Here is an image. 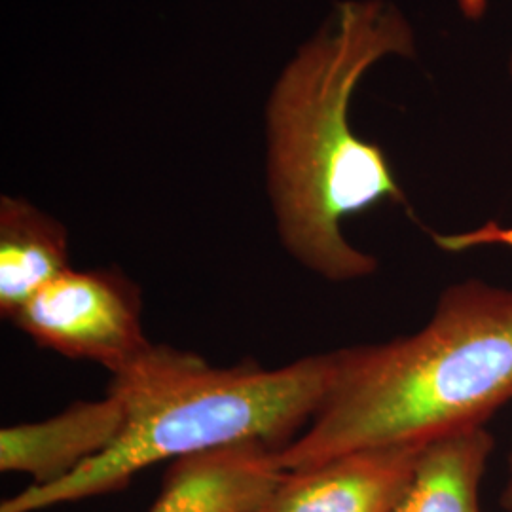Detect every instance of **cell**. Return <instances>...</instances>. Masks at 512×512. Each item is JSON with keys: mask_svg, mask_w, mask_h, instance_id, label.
I'll return each mask as SVG.
<instances>
[{"mask_svg": "<svg viewBox=\"0 0 512 512\" xmlns=\"http://www.w3.org/2000/svg\"><path fill=\"white\" fill-rule=\"evenodd\" d=\"M336 353L321 408L275 452L283 471L484 427L512 403V289L469 277L440 293L420 330Z\"/></svg>", "mask_w": 512, "mask_h": 512, "instance_id": "cell-2", "label": "cell"}, {"mask_svg": "<svg viewBox=\"0 0 512 512\" xmlns=\"http://www.w3.org/2000/svg\"><path fill=\"white\" fill-rule=\"evenodd\" d=\"M71 266L67 228L33 203L0 198V315L14 319L35 294Z\"/></svg>", "mask_w": 512, "mask_h": 512, "instance_id": "cell-8", "label": "cell"}, {"mask_svg": "<svg viewBox=\"0 0 512 512\" xmlns=\"http://www.w3.org/2000/svg\"><path fill=\"white\" fill-rule=\"evenodd\" d=\"M425 444L368 448L285 471L258 512H391Z\"/></svg>", "mask_w": 512, "mask_h": 512, "instance_id": "cell-5", "label": "cell"}, {"mask_svg": "<svg viewBox=\"0 0 512 512\" xmlns=\"http://www.w3.org/2000/svg\"><path fill=\"white\" fill-rule=\"evenodd\" d=\"M459 10L467 19H480L486 14L488 0H458Z\"/></svg>", "mask_w": 512, "mask_h": 512, "instance_id": "cell-10", "label": "cell"}, {"mask_svg": "<svg viewBox=\"0 0 512 512\" xmlns=\"http://www.w3.org/2000/svg\"><path fill=\"white\" fill-rule=\"evenodd\" d=\"M338 353L306 355L266 368L255 361L213 366L183 349L154 346L112 376L109 391L126 410L105 452L46 486H27L0 503V512H40L114 494L150 465L243 442L275 452L313 420L336 374Z\"/></svg>", "mask_w": 512, "mask_h": 512, "instance_id": "cell-3", "label": "cell"}, {"mask_svg": "<svg viewBox=\"0 0 512 512\" xmlns=\"http://www.w3.org/2000/svg\"><path fill=\"white\" fill-rule=\"evenodd\" d=\"M499 503H501L503 511L512 512V442L509 456H507V478H505V484H503V492H501Z\"/></svg>", "mask_w": 512, "mask_h": 512, "instance_id": "cell-11", "label": "cell"}, {"mask_svg": "<svg viewBox=\"0 0 512 512\" xmlns=\"http://www.w3.org/2000/svg\"><path fill=\"white\" fill-rule=\"evenodd\" d=\"M283 475L274 448L262 442L175 459L148 512H258Z\"/></svg>", "mask_w": 512, "mask_h": 512, "instance_id": "cell-7", "label": "cell"}, {"mask_svg": "<svg viewBox=\"0 0 512 512\" xmlns=\"http://www.w3.org/2000/svg\"><path fill=\"white\" fill-rule=\"evenodd\" d=\"M40 348L120 374L152 348L139 287L118 270L57 275L10 321Z\"/></svg>", "mask_w": 512, "mask_h": 512, "instance_id": "cell-4", "label": "cell"}, {"mask_svg": "<svg viewBox=\"0 0 512 512\" xmlns=\"http://www.w3.org/2000/svg\"><path fill=\"white\" fill-rule=\"evenodd\" d=\"M126 418L122 399L109 391L101 401H76L52 418L0 431V471L54 484L105 452Z\"/></svg>", "mask_w": 512, "mask_h": 512, "instance_id": "cell-6", "label": "cell"}, {"mask_svg": "<svg viewBox=\"0 0 512 512\" xmlns=\"http://www.w3.org/2000/svg\"><path fill=\"white\" fill-rule=\"evenodd\" d=\"M494 448L486 425L427 442L391 512H482L480 486Z\"/></svg>", "mask_w": 512, "mask_h": 512, "instance_id": "cell-9", "label": "cell"}, {"mask_svg": "<svg viewBox=\"0 0 512 512\" xmlns=\"http://www.w3.org/2000/svg\"><path fill=\"white\" fill-rule=\"evenodd\" d=\"M509 73H511V80H512V55H511V61H509Z\"/></svg>", "mask_w": 512, "mask_h": 512, "instance_id": "cell-12", "label": "cell"}, {"mask_svg": "<svg viewBox=\"0 0 512 512\" xmlns=\"http://www.w3.org/2000/svg\"><path fill=\"white\" fill-rule=\"evenodd\" d=\"M387 55H416L403 12L385 0L338 2L268 99L266 186L277 234L293 260L330 283L378 272V258L344 236V220L378 203H406L384 150L349 126L361 78Z\"/></svg>", "mask_w": 512, "mask_h": 512, "instance_id": "cell-1", "label": "cell"}]
</instances>
